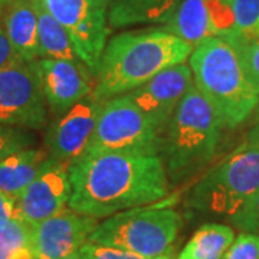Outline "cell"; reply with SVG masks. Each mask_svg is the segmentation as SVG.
Instances as JSON below:
<instances>
[{
    "label": "cell",
    "instance_id": "obj_29",
    "mask_svg": "<svg viewBox=\"0 0 259 259\" xmlns=\"http://www.w3.org/2000/svg\"><path fill=\"white\" fill-rule=\"evenodd\" d=\"M19 62H25V61L20 59L16 51L13 49L9 37H8V33L5 30V26L0 22V71L10 68Z\"/></svg>",
    "mask_w": 259,
    "mask_h": 259
},
{
    "label": "cell",
    "instance_id": "obj_32",
    "mask_svg": "<svg viewBox=\"0 0 259 259\" xmlns=\"http://www.w3.org/2000/svg\"><path fill=\"white\" fill-rule=\"evenodd\" d=\"M91 2H93L95 6H98V8H105V9H108L111 0H91Z\"/></svg>",
    "mask_w": 259,
    "mask_h": 259
},
{
    "label": "cell",
    "instance_id": "obj_23",
    "mask_svg": "<svg viewBox=\"0 0 259 259\" xmlns=\"http://www.w3.org/2000/svg\"><path fill=\"white\" fill-rule=\"evenodd\" d=\"M235 36L228 39H259V0H231Z\"/></svg>",
    "mask_w": 259,
    "mask_h": 259
},
{
    "label": "cell",
    "instance_id": "obj_15",
    "mask_svg": "<svg viewBox=\"0 0 259 259\" xmlns=\"http://www.w3.org/2000/svg\"><path fill=\"white\" fill-rule=\"evenodd\" d=\"M2 23L20 59L33 62L39 58L37 15L33 0H13Z\"/></svg>",
    "mask_w": 259,
    "mask_h": 259
},
{
    "label": "cell",
    "instance_id": "obj_22",
    "mask_svg": "<svg viewBox=\"0 0 259 259\" xmlns=\"http://www.w3.org/2000/svg\"><path fill=\"white\" fill-rule=\"evenodd\" d=\"M42 3L68 32L83 22L95 8L91 0H42Z\"/></svg>",
    "mask_w": 259,
    "mask_h": 259
},
{
    "label": "cell",
    "instance_id": "obj_14",
    "mask_svg": "<svg viewBox=\"0 0 259 259\" xmlns=\"http://www.w3.org/2000/svg\"><path fill=\"white\" fill-rule=\"evenodd\" d=\"M193 87V74L185 64L170 66L125 95L163 131L179 102Z\"/></svg>",
    "mask_w": 259,
    "mask_h": 259
},
{
    "label": "cell",
    "instance_id": "obj_5",
    "mask_svg": "<svg viewBox=\"0 0 259 259\" xmlns=\"http://www.w3.org/2000/svg\"><path fill=\"white\" fill-rule=\"evenodd\" d=\"M259 189V140L250 139L192 187L187 203L204 213L232 218Z\"/></svg>",
    "mask_w": 259,
    "mask_h": 259
},
{
    "label": "cell",
    "instance_id": "obj_8",
    "mask_svg": "<svg viewBox=\"0 0 259 259\" xmlns=\"http://www.w3.org/2000/svg\"><path fill=\"white\" fill-rule=\"evenodd\" d=\"M45 95L33 62H19L0 71V124L40 130L48 120Z\"/></svg>",
    "mask_w": 259,
    "mask_h": 259
},
{
    "label": "cell",
    "instance_id": "obj_9",
    "mask_svg": "<svg viewBox=\"0 0 259 259\" xmlns=\"http://www.w3.org/2000/svg\"><path fill=\"white\" fill-rule=\"evenodd\" d=\"M163 29L194 47L209 37H233L231 0H180Z\"/></svg>",
    "mask_w": 259,
    "mask_h": 259
},
{
    "label": "cell",
    "instance_id": "obj_28",
    "mask_svg": "<svg viewBox=\"0 0 259 259\" xmlns=\"http://www.w3.org/2000/svg\"><path fill=\"white\" fill-rule=\"evenodd\" d=\"M231 222L241 231L259 235V189L243 204L241 210L232 216Z\"/></svg>",
    "mask_w": 259,
    "mask_h": 259
},
{
    "label": "cell",
    "instance_id": "obj_30",
    "mask_svg": "<svg viewBox=\"0 0 259 259\" xmlns=\"http://www.w3.org/2000/svg\"><path fill=\"white\" fill-rule=\"evenodd\" d=\"M13 219H22L19 199L0 192V223L9 222Z\"/></svg>",
    "mask_w": 259,
    "mask_h": 259
},
{
    "label": "cell",
    "instance_id": "obj_13",
    "mask_svg": "<svg viewBox=\"0 0 259 259\" xmlns=\"http://www.w3.org/2000/svg\"><path fill=\"white\" fill-rule=\"evenodd\" d=\"M36 68L47 105L55 117L93 94V74L79 59L40 58L36 59Z\"/></svg>",
    "mask_w": 259,
    "mask_h": 259
},
{
    "label": "cell",
    "instance_id": "obj_19",
    "mask_svg": "<svg viewBox=\"0 0 259 259\" xmlns=\"http://www.w3.org/2000/svg\"><path fill=\"white\" fill-rule=\"evenodd\" d=\"M37 15V44L39 56L51 59L78 61L68 30L56 20L42 0H33Z\"/></svg>",
    "mask_w": 259,
    "mask_h": 259
},
{
    "label": "cell",
    "instance_id": "obj_21",
    "mask_svg": "<svg viewBox=\"0 0 259 259\" xmlns=\"http://www.w3.org/2000/svg\"><path fill=\"white\" fill-rule=\"evenodd\" d=\"M0 259H36L30 242V225L26 221L0 223Z\"/></svg>",
    "mask_w": 259,
    "mask_h": 259
},
{
    "label": "cell",
    "instance_id": "obj_20",
    "mask_svg": "<svg viewBox=\"0 0 259 259\" xmlns=\"http://www.w3.org/2000/svg\"><path fill=\"white\" fill-rule=\"evenodd\" d=\"M233 241L235 232L231 226L206 223L194 232L177 259H222Z\"/></svg>",
    "mask_w": 259,
    "mask_h": 259
},
{
    "label": "cell",
    "instance_id": "obj_33",
    "mask_svg": "<svg viewBox=\"0 0 259 259\" xmlns=\"http://www.w3.org/2000/svg\"><path fill=\"white\" fill-rule=\"evenodd\" d=\"M259 114V111H258ZM250 139H255V140H259V117H258V125L255 127V130L252 131V134H250Z\"/></svg>",
    "mask_w": 259,
    "mask_h": 259
},
{
    "label": "cell",
    "instance_id": "obj_6",
    "mask_svg": "<svg viewBox=\"0 0 259 259\" xmlns=\"http://www.w3.org/2000/svg\"><path fill=\"white\" fill-rule=\"evenodd\" d=\"M182 223V216L173 209L136 207L98 223L88 242L154 258L170 252Z\"/></svg>",
    "mask_w": 259,
    "mask_h": 259
},
{
    "label": "cell",
    "instance_id": "obj_31",
    "mask_svg": "<svg viewBox=\"0 0 259 259\" xmlns=\"http://www.w3.org/2000/svg\"><path fill=\"white\" fill-rule=\"evenodd\" d=\"M12 2H13V0H0V22H2V19L5 16L8 8L12 5Z\"/></svg>",
    "mask_w": 259,
    "mask_h": 259
},
{
    "label": "cell",
    "instance_id": "obj_16",
    "mask_svg": "<svg viewBox=\"0 0 259 259\" xmlns=\"http://www.w3.org/2000/svg\"><path fill=\"white\" fill-rule=\"evenodd\" d=\"M68 33L76 58L91 71L95 78L104 49L107 47V37L110 35L107 9L95 6L90 16Z\"/></svg>",
    "mask_w": 259,
    "mask_h": 259
},
{
    "label": "cell",
    "instance_id": "obj_27",
    "mask_svg": "<svg viewBox=\"0 0 259 259\" xmlns=\"http://www.w3.org/2000/svg\"><path fill=\"white\" fill-rule=\"evenodd\" d=\"M222 259H259V235L242 232L232 242Z\"/></svg>",
    "mask_w": 259,
    "mask_h": 259
},
{
    "label": "cell",
    "instance_id": "obj_11",
    "mask_svg": "<svg viewBox=\"0 0 259 259\" xmlns=\"http://www.w3.org/2000/svg\"><path fill=\"white\" fill-rule=\"evenodd\" d=\"M98 226L95 218L65 209L30 225V242L36 259H61L74 255L90 241Z\"/></svg>",
    "mask_w": 259,
    "mask_h": 259
},
{
    "label": "cell",
    "instance_id": "obj_4",
    "mask_svg": "<svg viewBox=\"0 0 259 259\" xmlns=\"http://www.w3.org/2000/svg\"><path fill=\"white\" fill-rule=\"evenodd\" d=\"M222 121L193 85L161 131L158 156L173 182L190 176L216 154Z\"/></svg>",
    "mask_w": 259,
    "mask_h": 259
},
{
    "label": "cell",
    "instance_id": "obj_34",
    "mask_svg": "<svg viewBox=\"0 0 259 259\" xmlns=\"http://www.w3.org/2000/svg\"><path fill=\"white\" fill-rule=\"evenodd\" d=\"M61 259H82V258H81L79 252H76V253H74V255H69V256H65V258H61Z\"/></svg>",
    "mask_w": 259,
    "mask_h": 259
},
{
    "label": "cell",
    "instance_id": "obj_17",
    "mask_svg": "<svg viewBox=\"0 0 259 259\" xmlns=\"http://www.w3.org/2000/svg\"><path fill=\"white\" fill-rule=\"evenodd\" d=\"M180 0H111L108 6V25L121 29L134 25H166Z\"/></svg>",
    "mask_w": 259,
    "mask_h": 259
},
{
    "label": "cell",
    "instance_id": "obj_2",
    "mask_svg": "<svg viewBox=\"0 0 259 259\" xmlns=\"http://www.w3.org/2000/svg\"><path fill=\"white\" fill-rule=\"evenodd\" d=\"M192 52L193 45L164 29L118 33L104 49L93 97L105 102L130 93L167 68L185 64Z\"/></svg>",
    "mask_w": 259,
    "mask_h": 259
},
{
    "label": "cell",
    "instance_id": "obj_24",
    "mask_svg": "<svg viewBox=\"0 0 259 259\" xmlns=\"http://www.w3.org/2000/svg\"><path fill=\"white\" fill-rule=\"evenodd\" d=\"M33 143V136L25 128L0 124V160L19 150L32 147Z\"/></svg>",
    "mask_w": 259,
    "mask_h": 259
},
{
    "label": "cell",
    "instance_id": "obj_26",
    "mask_svg": "<svg viewBox=\"0 0 259 259\" xmlns=\"http://www.w3.org/2000/svg\"><path fill=\"white\" fill-rule=\"evenodd\" d=\"M231 40H233L239 49L246 76L252 83V87L259 94V39H255V40L231 39Z\"/></svg>",
    "mask_w": 259,
    "mask_h": 259
},
{
    "label": "cell",
    "instance_id": "obj_3",
    "mask_svg": "<svg viewBox=\"0 0 259 259\" xmlns=\"http://www.w3.org/2000/svg\"><path fill=\"white\" fill-rule=\"evenodd\" d=\"M194 85L223 127L235 128L248 120L259 104V94L249 82L239 49L228 37H209L194 47L189 58Z\"/></svg>",
    "mask_w": 259,
    "mask_h": 259
},
{
    "label": "cell",
    "instance_id": "obj_25",
    "mask_svg": "<svg viewBox=\"0 0 259 259\" xmlns=\"http://www.w3.org/2000/svg\"><path fill=\"white\" fill-rule=\"evenodd\" d=\"M78 252L82 259H173V256L168 253L154 256V258H147V256L133 253L130 250L114 248V246H104V245H98L93 242H87Z\"/></svg>",
    "mask_w": 259,
    "mask_h": 259
},
{
    "label": "cell",
    "instance_id": "obj_18",
    "mask_svg": "<svg viewBox=\"0 0 259 259\" xmlns=\"http://www.w3.org/2000/svg\"><path fill=\"white\" fill-rule=\"evenodd\" d=\"M49 158L47 150L23 148L0 160V192L19 197Z\"/></svg>",
    "mask_w": 259,
    "mask_h": 259
},
{
    "label": "cell",
    "instance_id": "obj_12",
    "mask_svg": "<svg viewBox=\"0 0 259 259\" xmlns=\"http://www.w3.org/2000/svg\"><path fill=\"white\" fill-rule=\"evenodd\" d=\"M69 166L49 156L36 179L18 197L23 221L35 225L66 209L72 193Z\"/></svg>",
    "mask_w": 259,
    "mask_h": 259
},
{
    "label": "cell",
    "instance_id": "obj_10",
    "mask_svg": "<svg viewBox=\"0 0 259 259\" xmlns=\"http://www.w3.org/2000/svg\"><path fill=\"white\" fill-rule=\"evenodd\" d=\"M102 105L104 102L95 100L91 94L64 114L56 115L45 137L48 154L69 164L81 157L95 131Z\"/></svg>",
    "mask_w": 259,
    "mask_h": 259
},
{
    "label": "cell",
    "instance_id": "obj_7",
    "mask_svg": "<svg viewBox=\"0 0 259 259\" xmlns=\"http://www.w3.org/2000/svg\"><path fill=\"white\" fill-rule=\"evenodd\" d=\"M161 130L125 94L107 100L85 153L128 151L158 154Z\"/></svg>",
    "mask_w": 259,
    "mask_h": 259
},
{
    "label": "cell",
    "instance_id": "obj_1",
    "mask_svg": "<svg viewBox=\"0 0 259 259\" xmlns=\"http://www.w3.org/2000/svg\"><path fill=\"white\" fill-rule=\"evenodd\" d=\"M69 209L95 219L154 203L168 193V176L158 154L83 153L69 166Z\"/></svg>",
    "mask_w": 259,
    "mask_h": 259
}]
</instances>
